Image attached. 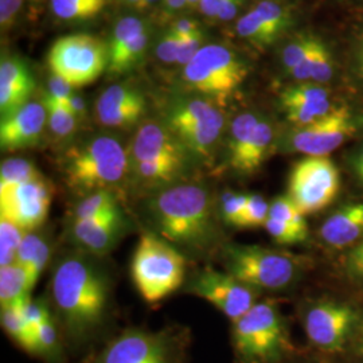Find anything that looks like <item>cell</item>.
Segmentation results:
<instances>
[{"mask_svg": "<svg viewBox=\"0 0 363 363\" xmlns=\"http://www.w3.org/2000/svg\"><path fill=\"white\" fill-rule=\"evenodd\" d=\"M320 238L328 247L343 249L363 240V202L337 208L320 228Z\"/></svg>", "mask_w": 363, "mask_h": 363, "instance_id": "cb8c5ba5", "label": "cell"}, {"mask_svg": "<svg viewBox=\"0 0 363 363\" xmlns=\"http://www.w3.org/2000/svg\"><path fill=\"white\" fill-rule=\"evenodd\" d=\"M357 335H358V339H357V347H358L359 354L363 355V323H359V327H358V330H357Z\"/></svg>", "mask_w": 363, "mask_h": 363, "instance_id": "680465c9", "label": "cell"}, {"mask_svg": "<svg viewBox=\"0 0 363 363\" xmlns=\"http://www.w3.org/2000/svg\"><path fill=\"white\" fill-rule=\"evenodd\" d=\"M303 325L312 345L327 352L342 351L359 327L357 311L343 303L319 301L304 312Z\"/></svg>", "mask_w": 363, "mask_h": 363, "instance_id": "4fadbf2b", "label": "cell"}, {"mask_svg": "<svg viewBox=\"0 0 363 363\" xmlns=\"http://www.w3.org/2000/svg\"><path fill=\"white\" fill-rule=\"evenodd\" d=\"M123 228L120 208L108 211L99 218L73 220V240L91 253L105 255L115 247Z\"/></svg>", "mask_w": 363, "mask_h": 363, "instance_id": "603a6c76", "label": "cell"}, {"mask_svg": "<svg viewBox=\"0 0 363 363\" xmlns=\"http://www.w3.org/2000/svg\"><path fill=\"white\" fill-rule=\"evenodd\" d=\"M143 93L128 84H115L106 88L96 103V118L108 128H128L145 113Z\"/></svg>", "mask_w": 363, "mask_h": 363, "instance_id": "ffe728a7", "label": "cell"}, {"mask_svg": "<svg viewBox=\"0 0 363 363\" xmlns=\"http://www.w3.org/2000/svg\"><path fill=\"white\" fill-rule=\"evenodd\" d=\"M132 279L147 303H157L182 286L186 259L167 241L145 233L140 237L132 259Z\"/></svg>", "mask_w": 363, "mask_h": 363, "instance_id": "5b68a950", "label": "cell"}, {"mask_svg": "<svg viewBox=\"0 0 363 363\" xmlns=\"http://www.w3.org/2000/svg\"><path fill=\"white\" fill-rule=\"evenodd\" d=\"M228 273L255 289H283L300 273L296 257L256 245H229L225 249Z\"/></svg>", "mask_w": 363, "mask_h": 363, "instance_id": "ba28073f", "label": "cell"}, {"mask_svg": "<svg viewBox=\"0 0 363 363\" xmlns=\"http://www.w3.org/2000/svg\"><path fill=\"white\" fill-rule=\"evenodd\" d=\"M42 178L35 164L25 157H10L0 166V191Z\"/></svg>", "mask_w": 363, "mask_h": 363, "instance_id": "d6a6232c", "label": "cell"}, {"mask_svg": "<svg viewBox=\"0 0 363 363\" xmlns=\"http://www.w3.org/2000/svg\"><path fill=\"white\" fill-rule=\"evenodd\" d=\"M109 0H50L52 13L65 23H84L103 13Z\"/></svg>", "mask_w": 363, "mask_h": 363, "instance_id": "4316f807", "label": "cell"}, {"mask_svg": "<svg viewBox=\"0 0 363 363\" xmlns=\"http://www.w3.org/2000/svg\"><path fill=\"white\" fill-rule=\"evenodd\" d=\"M130 169L128 150L111 135H97L72 147L62 160L66 184L84 196L113 191Z\"/></svg>", "mask_w": 363, "mask_h": 363, "instance_id": "3957f363", "label": "cell"}, {"mask_svg": "<svg viewBox=\"0 0 363 363\" xmlns=\"http://www.w3.org/2000/svg\"><path fill=\"white\" fill-rule=\"evenodd\" d=\"M339 190V169L328 156H304L289 172L288 196L306 216L333 203Z\"/></svg>", "mask_w": 363, "mask_h": 363, "instance_id": "8fae6325", "label": "cell"}, {"mask_svg": "<svg viewBox=\"0 0 363 363\" xmlns=\"http://www.w3.org/2000/svg\"><path fill=\"white\" fill-rule=\"evenodd\" d=\"M52 196L50 184L43 178L3 190L0 191V218L30 233L48 218Z\"/></svg>", "mask_w": 363, "mask_h": 363, "instance_id": "e0dca14e", "label": "cell"}, {"mask_svg": "<svg viewBox=\"0 0 363 363\" xmlns=\"http://www.w3.org/2000/svg\"><path fill=\"white\" fill-rule=\"evenodd\" d=\"M43 237H40L38 234L27 233L21 244V247L18 249L16 253V264L22 265L25 269L33 262V259L35 257L37 252H38L39 245L42 244Z\"/></svg>", "mask_w": 363, "mask_h": 363, "instance_id": "f6af8a7d", "label": "cell"}, {"mask_svg": "<svg viewBox=\"0 0 363 363\" xmlns=\"http://www.w3.org/2000/svg\"><path fill=\"white\" fill-rule=\"evenodd\" d=\"M31 288L28 284V276L26 269L13 264L9 267L0 268V306L7 307L13 304H19L30 298Z\"/></svg>", "mask_w": 363, "mask_h": 363, "instance_id": "83f0119b", "label": "cell"}, {"mask_svg": "<svg viewBox=\"0 0 363 363\" xmlns=\"http://www.w3.org/2000/svg\"><path fill=\"white\" fill-rule=\"evenodd\" d=\"M58 351V333L52 319L39 325L34 333V354L52 357Z\"/></svg>", "mask_w": 363, "mask_h": 363, "instance_id": "ab89813d", "label": "cell"}, {"mask_svg": "<svg viewBox=\"0 0 363 363\" xmlns=\"http://www.w3.org/2000/svg\"><path fill=\"white\" fill-rule=\"evenodd\" d=\"M118 208L117 196L111 190H103L84 196L74 208L73 220H93Z\"/></svg>", "mask_w": 363, "mask_h": 363, "instance_id": "836d02e7", "label": "cell"}, {"mask_svg": "<svg viewBox=\"0 0 363 363\" xmlns=\"http://www.w3.org/2000/svg\"><path fill=\"white\" fill-rule=\"evenodd\" d=\"M67 108L72 111V113L77 117L78 120H84L88 115V106L82 96L73 93L65 101Z\"/></svg>", "mask_w": 363, "mask_h": 363, "instance_id": "db71d44e", "label": "cell"}, {"mask_svg": "<svg viewBox=\"0 0 363 363\" xmlns=\"http://www.w3.org/2000/svg\"><path fill=\"white\" fill-rule=\"evenodd\" d=\"M159 1H163V0H143L144 9H150L152 6H155L156 3Z\"/></svg>", "mask_w": 363, "mask_h": 363, "instance_id": "91938a15", "label": "cell"}, {"mask_svg": "<svg viewBox=\"0 0 363 363\" xmlns=\"http://www.w3.org/2000/svg\"><path fill=\"white\" fill-rule=\"evenodd\" d=\"M99 363H178V349L166 333L130 330L106 346Z\"/></svg>", "mask_w": 363, "mask_h": 363, "instance_id": "2e32d148", "label": "cell"}, {"mask_svg": "<svg viewBox=\"0 0 363 363\" xmlns=\"http://www.w3.org/2000/svg\"><path fill=\"white\" fill-rule=\"evenodd\" d=\"M264 228L267 229L268 233L271 234L273 240L280 245H295V244L304 242L307 240V237L298 232L294 226L271 216Z\"/></svg>", "mask_w": 363, "mask_h": 363, "instance_id": "f35d334b", "label": "cell"}, {"mask_svg": "<svg viewBox=\"0 0 363 363\" xmlns=\"http://www.w3.org/2000/svg\"><path fill=\"white\" fill-rule=\"evenodd\" d=\"M163 4L169 13H177L187 7V0H163Z\"/></svg>", "mask_w": 363, "mask_h": 363, "instance_id": "9f6ffc18", "label": "cell"}, {"mask_svg": "<svg viewBox=\"0 0 363 363\" xmlns=\"http://www.w3.org/2000/svg\"><path fill=\"white\" fill-rule=\"evenodd\" d=\"M361 128V117L349 105L337 104L328 115L308 125L292 127L283 139L288 152L328 156Z\"/></svg>", "mask_w": 363, "mask_h": 363, "instance_id": "30bf717a", "label": "cell"}, {"mask_svg": "<svg viewBox=\"0 0 363 363\" xmlns=\"http://www.w3.org/2000/svg\"><path fill=\"white\" fill-rule=\"evenodd\" d=\"M320 35L312 31H301L286 40L279 52V64L283 74L300 65L316 46Z\"/></svg>", "mask_w": 363, "mask_h": 363, "instance_id": "4dcf8cb0", "label": "cell"}, {"mask_svg": "<svg viewBox=\"0 0 363 363\" xmlns=\"http://www.w3.org/2000/svg\"><path fill=\"white\" fill-rule=\"evenodd\" d=\"M46 125L48 112L43 101H30L11 115L1 117L0 147L9 152L34 147L39 143Z\"/></svg>", "mask_w": 363, "mask_h": 363, "instance_id": "44dd1931", "label": "cell"}, {"mask_svg": "<svg viewBox=\"0 0 363 363\" xmlns=\"http://www.w3.org/2000/svg\"><path fill=\"white\" fill-rule=\"evenodd\" d=\"M296 25L295 7L280 0H259L235 23V33L257 52H265L286 38Z\"/></svg>", "mask_w": 363, "mask_h": 363, "instance_id": "7c38bea8", "label": "cell"}, {"mask_svg": "<svg viewBox=\"0 0 363 363\" xmlns=\"http://www.w3.org/2000/svg\"><path fill=\"white\" fill-rule=\"evenodd\" d=\"M23 7V0H0V27L6 33L13 28Z\"/></svg>", "mask_w": 363, "mask_h": 363, "instance_id": "bcb514c9", "label": "cell"}, {"mask_svg": "<svg viewBox=\"0 0 363 363\" xmlns=\"http://www.w3.org/2000/svg\"><path fill=\"white\" fill-rule=\"evenodd\" d=\"M49 257H50V245L43 238L42 244L39 245L38 252H37L35 257L33 259V262L26 268L27 276H28V284H30L31 289L37 284L40 274L43 272V269H45V267H46V264L49 261Z\"/></svg>", "mask_w": 363, "mask_h": 363, "instance_id": "ee69618b", "label": "cell"}, {"mask_svg": "<svg viewBox=\"0 0 363 363\" xmlns=\"http://www.w3.org/2000/svg\"><path fill=\"white\" fill-rule=\"evenodd\" d=\"M108 43L91 34L61 37L48 55L52 74L64 78L74 89L93 84L108 69Z\"/></svg>", "mask_w": 363, "mask_h": 363, "instance_id": "9c48e42d", "label": "cell"}, {"mask_svg": "<svg viewBox=\"0 0 363 363\" xmlns=\"http://www.w3.org/2000/svg\"><path fill=\"white\" fill-rule=\"evenodd\" d=\"M269 216L284 220L291 226H294L298 232L308 237V225L306 220V214L289 199L288 195L277 196L276 199H273Z\"/></svg>", "mask_w": 363, "mask_h": 363, "instance_id": "d590c367", "label": "cell"}, {"mask_svg": "<svg viewBox=\"0 0 363 363\" xmlns=\"http://www.w3.org/2000/svg\"><path fill=\"white\" fill-rule=\"evenodd\" d=\"M151 42V30L145 19L124 16L116 23L108 42L109 61L106 73L111 77L127 74L145 57Z\"/></svg>", "mask_w": 363, "mask_h": 363, "instance_id": "ac0fdd59", "label": "cell"}, {"mask_svg": "<svg viewBox=\"0 0 363 363\" xmlns=\"http://www.w3.org/2000/svg\"><path fill=\"white\" fill-rule=\"evenodd\" d=\"M164 124L187 152L210 159L226 130V116L220 104L205 97H175L166 111Z\"/></svg>", "mask_w": 363, "mask_h": 363, "instance_id": "277c9868", "label": "cell"}, {"mask_svg": "<svg viewBox=\"0 0 363 363\" xmlns=\"http://www.w3.org/2000/svg\"><path fill=\"white\" fill-rule=\"evenodd\" d=\"M189 291L213 304L232 323L256 304L255 288L241 283L230 273L218 272L211 268L196 273Z\"/></svg>", "mask_w": 363, "mask_h": 363, "instance_id": "5bb4252c", "label": "cell"}, {"mask_svg": "<svg viewBox=\"0 0 363 363\" xmlns=\"http://www.w3.org/2000/svg\"><path fill=\"white\" fill-rule=\"evenodd\" d=\"M31 1H34V3H38V1H40V0H31Z\"/></svg>", "mask_w": 363, "mask_h": 363, "instance_id": "94428289", "label": "cell"}, {"mask_svg": "<svg viewBox=\"0 0 363 363\" xmlns=\"http://www.w3.org/2000/svg\"><path fill=\"white\" fill-rule=\"evenodd\" d=\"M169 30L177 37L183 39L201 31V25L193 18H178L169 25Z\"/></svg>", "mask_w": 363, "mask_h": 363, "instance_id": "681fc988", "label": "cell"}, {"mask_svg": "<svg viewBox=\"0 0 363 363\" xmlns=\"http://www.w3.org/2000/svg\"><path fill=\"white\" fill-rule=\"evenodd\" d=\"M22 312L26 319L27 325L34 333L39 325H42L52 319V315H50L48 306L43 301H38V300L33 301L31 298H27L26 303L22 307Z\"/></svg>", "mask_w": 363, "mask_h": 363, "instance_id": "b9f144b4", "label": "cell"}, {"mask_svg": "<svg viewBox=\"0 0 363 363\" xmlns=\"http://www.w3.org/2000/svg\"><path fill=\"white\" fill-rule=\"evenodd\" d=\"M42 101L48 112V127L55 138L66 139L77 130L79 120L72 113L65 103L54 100L45 91L42 94Z\"/></svg>", "mask_w": 363, "mask_h": 363, "instance_id": "1f68e13d", "label": "cell"}, {"mask_svg": "<svg viewBox=\"0 0 363 363\" xmlns=\"http://www.w3.org/2000/svg\"><path fill=\"white\" fill-rule=\"evenodd\" d=\"M274 142L276 130L271 120L262 115L252 132L242 154L230 166V169L242 175L255 174L268 159V156L271 155Z\"/></svg>", "mask_w": 363, "mask_h": 363, "instance_id": "d4e9b609", "label": "cell"}, {"mask_svg": "<svg viewBox=\"0 0 363 363\" xmlns=\"http://www.w3.org/2000/svg\"><path fill=\"white\" fill-rule=\"evenodd\" d=\"M245 0H225L220 13L217 15L216 22L218 23H228L237 18V15L241 11Z\"/></svg>", "mask_w": 363, "mask_h": 363, "instance_id": "f5cc1de1", "label": "cell"}, {"mask_svg": "<svg viewBox=\"0 0 363 363\" xmlns=\"http://www.w3.org/2000/svg\"><path fill=\"white\" fill-rule=\"evenodd\" d=\"M52 296L69 333L84 337L104 319L109 284L91 259L69 256L54 271Z\"/></svg>", "mask_w": 363, "mask_h": 363, "instance_id": "6da1fadb", "label": "cell"}, {"mask_svg": "<svg viewBox=\"0 0 363 363\" xmlns=\"http://www.w3.org/2000/svg\"><path fill=\"white\" fill-rule=\"evenodd\" d=\"M45 93L57 101L65 103L66 100L74 93V88L69 85L64 78L58 77L52 73L48 78Z\"/></svg>", "mask_w": 363, "mask_h": 363, "instance_id": "c3c4849f", "label": "cell"}, {"mask_svg": "<svg viewBox=\"0 0 363 363\" xmlns=\"http://www.w3.org/2000/svg\"><path fill=\"white\" fill-rule=\"evenodd\" d=\"M205 46V34L203 31H198L190 37L182 39L181 49H179V55L177 65H181L184 67L187 64L193 61L198 52Z\"/></svg>", "mask_w": 363, "mask_h": 363, "instance_id": "7bdbcfd3", "label": "cell"}, {"mask_svg": "<svg viewBox=\"0 0 363 363\" xmlns=\"http://www.w3.org/2000/svg\"><path fill=\"white\" fill-rule=\"evenodd\" d=\"M271 205L259 194H249L241 228H261L269 218Z\"/></svg>", "mask_w": 363, "mask_h": 363, "instance_id": "74e56055", "label": "cell"}, {"mask_svg": "<svg viewBox=\"0 0 363 363\" xmlns=\"http://www.w3.org/2000/svg\"><path fill=\"white\" fill-rule=\"evenodd\" d=\"M279 103L292 127L308 125L328 115L337 103L327 85L294 82L279 94Z\"/></svg>", "mask_w": 363, "mask_h": 363, "instance_id": "d6986e66", "label": "cell"}, {"mask_svg": "<svg viewBox=\"0 0 363 363\" xmlns=\"http://www.w3.org/2000/svg\"><path fill=\"white\" fill-rule=\"evenodd\" d=\"M130 164H151L181 174L187 151L164 123L145 121L136 132L128 150Z\"/></svg>", "mask_w": 363, "mask_h": 363, "instance_id": "9a60e30c", "label": "cell"}, {"mask_svg": "<svg viewBox=\"0 0 363 363\" xmlns=\"http://www.w3.org/2000/svg\"><path fill=\"white\" fill-rule=\"evenodd\" d=\"M249 73L250 66L238 52L225 45L210 43L183 67L182 78L189 89L220 105L242 86Z\"/></svg>", "mask_w": 363, "mask_h": 363, "instance_id": "8992f818", "label": "cell"}, {"mask_svg": "<svg viewBox=\"0 0 363 363\" xmlns=\"http://www.w3.org/2000/svg\"><path fill=\"white\" fill-rule=\"evenodd\" d=\"M27 232L10 220L0 218V268L16 262V253Z\"/></svg>", "mask_w": 363, "mask_h": 363, "instance_id": "e575fe53", "label": "cell"}, {"mask_svg": "<svg viewBox=\"0 0 363 363\" xmlns=\"http://www.w3.org/2000/svg\"><path fill=\"white\" fill-rule=\"evenodd\" d=\"M249 194L226 191L220 196V216L228 225L241 228Z\"/></svg>", "mask_w": 363, "mask_h": 363, "instance_id": "8d00e7d4", "label": "cell"}, {"mask_svg": "<svg viewBox=\"0 0 363 363\" xmlns=\"http://www.w3.org/2000/svg\"><path fill=\"white\" fill-rule=\"evenodd\" d=\"M351 76L363 88V33L357 35L350 50Z\"/></svg>", "mask_w": 363, "mask_h": 363, "instance_id": "7dc6e473", "label": "cell"}, {"mask_svg": "<svg viewBox=\"0 0 363 363\" xmlns=\"http://www.w3.org/2000/svg\"><path fill=\"white\" fill-rule=\"evenodd\" d=\"M182 39L177 37L174 33H171L169 28L163 33V35L157 40L156 45L155 55L157 60L163 64L172 65L177 64L179 49H181Z\"/></svg>", "mask_w": 363, "mask_h": 363, "instance_id": "60d3db41", "label": "cell"}, {"mask_svg": "<svg viewBox=\"0 0 363 363\" xmlns=\"http://www.w3.org/2000/svg\"><path fill=\"white\" fill-rule=\"evenodd\" d=\"M35 79L26 62L16 55H3L0 62V113L9 116L30 103Z\"/></svg>", "mask_w": 363, "mask_h": 363, "instance_id": "7402d4cb", "label": "cell"}, {"mask_svg": "<svg viewBox=\"0 0 363 363\" xmlns=\"http://www.w3.org/2000/svg\"><path fill=\"white\" fill-rule=\"evenodd\" d=\"M261 116L262 115L256 111H247L234 117L229 127L228 143H226V155H228L229 166H232L242 154L245 145L249 142V138L255 130V127L257 125Z\"/></svg>", "mask_w": 363, "mask_h": 363, "instance_id": "f1b7e54d", "label": "cell"}, {"mask_svg": "<svg viewBox=\"0 0 363 363\" xmlns=\"http://www.w3.org/2000/svg\"><path fill=\"white\" fill-rule=\"evenodd\" d=\"M280 1H286V0H280Z\"/></svg>", "mask_w": 363, "mask_h": 363, "instance_id": "6125c7cd", "label": "cell"}, {"mask_svg": "<svg viewBox=\"0 0 363 363\" xmlns=\"http://www.w3.org/2000/svg\"><path fill=\"white\" fill-rule=\"evenodd\" d=\"M346 265L351 276L363 280V240L352 247L347 256Z\"/></svg>", "mask_w": 363, "mask_h": 363, "instance_id": "f907efd6", "label": "cell"}, {"mask_svg": "<svg viewBox=\"0 0 363 363\" xmlns=\"http://www.w3.org/2000/svg\"><path fill=\"white\" fill-rule=\"evenodd\" d=\"M225 0H201L199 13L210 21H216Z\"/></svg>", "mask_w": 363, "mask_h": 363, "instance_id": "11a10c76", "label": "cell"}, {"mask_svg": "<svg viewBox=\"0 0 363 363\" xmlns=\"http://www.w3.org/2000/svg\"><path fill=\"white\" fill-rule=\"evenodd\" d=\"M347 164L351 169V174L357 182L363 186V142L358 144L349 156H347Z\"/></svg>", "mask_w": 363, "mask_h": 363, "instance_id": "816d5d0a", "label": "cell"}, {"mask_svg": "<svg viewBox=\"0 0 363 363\" xmlns=\"http://www.w3.org/2000/svg\"><path fill=\"white\" fill-rule=\"evenodd\" d=\"M337 74V58L331 46L320 37L311 54L300 64L289 70L286 78L294 82H315L327 85Z\"/></svg>", "mask_w": 363, "mask_h": 363, "instance_id": "484cf974", "label": "cell"}, {"mask_svg": "<svg viewBox=\"0 0 363 363\" xmlns=\"http://www.w3.org/2000/svg\"><path fill=\"white\" fill-rule=\"evenodd\" d=\"M26 300L19 304L3 307L0 313V320L6 334L11 337L18 346H21L28 352H34V331L27 325L22 312V307L26 303Z\"/></svg>", "mask_w": 363, "mask_h": 363, "instance_id": "f546056e", "label": "cell"}, {"mask_svg": "<svg viewBox=\"0 0 363 363\" xmlns=\"http://www.w3.org/2000/svg\"><path fill=\"white\" fill-rule=\"evenodd\" d=\"M232 339L242 363H279L288 349L283 316L269 301L256 303L235 320Z\"/></svg>", "mask_w": 363, "mask_h": 363, "instance_id": "52a82bcc", "label": "cell"}, {"mask_svg": "<svg viewBox=\"0 0 363 363\" xmlns=\"http://www.w3.org/2000/svg\"><path fill=\"white\" fill-rule=\"evenodd\" d=\"M151 214L160 234L172 244L202 249L214 240V213L208 190L198 184L163 189L151 199Z\"/></svg>", "mask_w": 363, "mask_h": 363, "instance_id": "7a4b0ae2", "label": "cell"}, {"mask_svg": "<svg viewBox=\"0 0 363 363\" xmlns=\"http://www.w3.org/2000/svg\"><path fill=\"white\" fill-rule=\"evenodd\" d=\"M120 1L123 4H125V6H128L130 9H133V10H138V11L145 10L144 9L143 0H120Z\"/></svg>", "mask_w": 363, "mask_h": 363, "instance_id": "6f0895ef", "label": "cell"}]
</instances>
